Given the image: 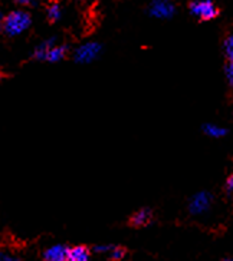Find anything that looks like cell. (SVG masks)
<instances>
[{
	"mask_svg": "<svg viewBox=\"0 0 233 261\" xmlns=\"http://www.w3.org/2000/svg\"><path fill=\"white\" fill-rule=\"evenodd\" d=\"M32 17L26 10L10 12L3 22V31L9 36H19L31 28Z\"/></svg>",
	"mask_w": 233,
	"mask_h": 261,
	"instance_id": "cell-1",
	"label": "cell"
},
{
	"mask_svg": "<svg viewBox=\"0 0 233 261\" xmlns=\"http://www.w3.org/2000/svg\"><path fill=\"white\" fill-rule=\"evenodd\" d=\"M102 47L97 42H86L84 45L78 46L74 52V59L81 65H86L94 62L101 55Z\"/></svg>",
	"mask_w": 233,
	"mask_h": 261,
	"instance_id": "cell-2",
	"label": "cell"
},
{
	"mask_svg": "<svg viewBox=\"0 0 233 261\" xmlns=\"http://www.w3.org/2000/svg\"><path fill=\"white\" fill-rule=\"evenodd\" d=\"M190 13L202 20H212L219 15V9L213 0H196L190 5Z\"/></svg>",
	"mask_w": 233,
	"mask_h": 261,
	"instance_id": "cell-3",
	"label": "cell"
},
{
	"mask_svg": "<svg viewBox=\"0 0 233 261\" xmlns=\"http://www.w3.org/2000/svg\"><path fill=\"white\" fill-rule=\"evenodd\" d=\"M210 207H212V195L206 191L194 194L189 202V211L194 215L204 214L206 211H209Z\"/></svg>",
	"mask_w": 233,
	"mask_h": 261,
	"instance_id": "cell-4",
	"label": "cell"
},
{
	"mask_svg": "<svg viewBox=\"0 0 233 261\" xmlns=\"http://www.w3.org/2000/svg\"><path fill=\"white\" fill-rule=\"evenodd\" d=\"M150 15L155 17V19H171L174 13H176V8L171 5V2L169 0H154L150 6Z\"/></svg>",
	"mask_w": 233,
	"mask_h": 261,
	"instance_id": "cell-5",
	"label": "cell"
},
{
	"mask_svg": "<svg viewBox=\"0 0 233 261\" xmlns=\"http://www.w3.org/2000/svg\"><path fill=\"white\" fill-rule=\"evenodd\" d=\"M68 250L69 247L62 244H55L45 250L43 258L48 261H65L68 260Z\"/></svg>",
	"mask_w": 233,
	"mask_h": 261,
	"instance_id": "cell-6",
	"label": "cell"
},
{
	"mask_svg": "<svg viewBox=\"0 0 233 261\" xmlns=\"http://www.w3.org/2000/svg\"><path fill=\"white\" fill-rule=\"evenodd\" d=\"M91 257V251L85 246L71 247L68 250V260L69 261H86Z\"/></svg>",
	"mask_w": 233,
	"mask_h": 261,
	"instance_id": "cell-7",
	"label": "cell"
},
{
	"mask_svg": "<svg viewBox=\"0 0 233 261\" xmlns=\"http://www.w3.org/2000/svg\"><path fill=\"white\" fill-rule=\"evenodd\" d=\"M151 211L148 208H141L131 217V224L135 227H144L151 221Z\"/></svg>",
	"mask_w": 233,
	"mask_h": 261,
	"instance_id": "cell-8",
	"label": "cell"
},
{
	"mask_svg": "<svg viewBox=\"0 0 233 261\" xmlns=\"http://www.w3.org/2000/svg\"><path fill=\"white\" fill-rule=\"evenodd\" d=\"M66 54H68V47L65 46V45H54L49 49V52H48L46 61L52 62V63L61 62L62 59H65Z\"/></svg>",
	"mask_w": 233,
	"mask_h": 261,
	"instance_id": "cell-9",
	"label": "cell"
},
{
	"mask_svg": "<svg viewBox=\"0 0 233 261\" xmlns=\"http://www.w3.org/2000/svg\"><path fill=\"white\" fill-rule=\"evenodd\" d=\"M55 42H56V39L55 38H51V39H48V40H45V42H42V43L35 49L33 56H35L38 61H46L48 52H49V49H51V47L54 46Z\"/></svg>",
	"mask_w": 233,
	"mask_h": 261,
	"instance_id": "cell-10",
	"label": "cell"
},
{
	"mask_svg": "<svg viewBox=\"0 0 233 261\" xmlns=\"http://www.w3.org/2000/svg\"><path fill=\"white\" fill-rule=\"evenodd\" d=\"M204 134L210 137V138H223L227 130L223 128V126H219V125H215V123H207L204 125Z\"/></svg>",
	"mask_w": 233,
	"mask_h": 261,
	"instance_id": "cell-11",
	"label": "cell"
},
{
	"mask_svg": "<svg viewBox=\"0 0 233 261\" xmlns=\"http://www.w3.org/2000/svg\"><path fill=\"white\" fill-rule=\"evenodd\" d=\"M61 16H62V8H61L58 3H52V5L48 6V17H49L51 22L59 20Z\"/></svg>",
	"mask_w": 233,
	"mask_h": 261,
	"instance_id": "cell-12",
	"label": "cell"
},
{
	"mask_svg": "<svg viewBox=\"0 0 233 261\" xmlns=\"http://www.w3.org/2000/svg\"><path fill=\"white\" fill-rule=\"evenodd\" d=\"M223 52L229 61H233V33L229 35L223 42Z\"/></svg>",
	"mask_w": 233,
	"mask_h": 261,
	"instance_id": "cell-13",
	"label": "cell"
},
{
	"mask_svg": "<svg viewBox=\"0 0 233 261\" xmlns=\"http://www.w3.org/2000/svg\"><path fill=\"white\" fill-rule=\"evenodd\" d=\"M109 258H112V260H123L125 257V250L124 248H121V247H114L109 250Z\"/></svg>",
	"mask_w": 233,
	"mask_h": 261,
	"instance_id": "cell-14",
	"label": "cell"
},
{
	"mask_svg": "<svg viewBox=\"0 0 233 261\" xmlns=\"http://www.w3.org/2000/svg\"><path fill=\"white\" fill-rule=\"evenodd\" d=\"M226 77H227L229 84L233 86V61H229L227 66H226Z\"/></svg>",
	"mask_w": 233,
	"mask_h": 261,
	"instance_id": "cell-15",
	"label": "cell"
},
{
	"mask_svg": "<svg viewBox=\"0 0 233 261\" xmlns=\"http://www.w3.org/2000/svg\"><path fill=\"white\" fill-rule=\"evenodd\" d=\"M112 248V246H108V244H102V246H97L94 247V251H97V253H109V250Z\"/></svg>",
	"mask_w": 233,
	"mask_h": 261,
	"instance_id": "cell-16",
	"label": "cell"
},
{
	"mask_svg": "<svg viewBox=\"0 0 233 261\" xmlns=\"http://www.w3.org/2000/svg\"><path fill=\"white\" fill-rule=\"evenodd\" d=\"M17 5L24 6V8H29V6H33L35 5V0H16Z\"/></svg>",
	"mask_w": 233,
	"mask_h": 261,
	"instance_id": "cell-17",
	"label": "cell"
},
{
	"mask_svg": "<svg viewBox=\"0 0 233 261\" xmlns=\"http://www.w3.org/2000/svg\"><path fill=\"white\" fill-rule=\"evenodd\" d=\"M15 260L13 255H10L9 253H5V251H0V261H12Z\"/></svg>",
	"mask_w": 233,
	"mask_h": 261,
	"instance_id": "cell-18",
	"label": "cell"
},
{
	"mask_svg": "<svg viewBox=\"0 0 233 261\" xmlns=\"http://www.w3.org/2000/svg\"><path fill=\"white\" fill-rule=\"evenodd\" d=\"M226 188H227V191H233V174L230 177L227 178V182H226Z\"/></svg>",
	"mask_w": 233,
	"mask_h": 261,
	"instance_id": "cell-19",
	"label": "cell"
},
{
	"mask_svg": "<svg viewBox=\"0 0 233 261\" xmlns=\"http://www.w3.org/2000/svg\"><path fill=\"white\" fill-rule=\"evenodd\" d=\"M3 22H5V16L2 15V12H0V32L3 31Z\"/></svg>",
	"mask_w": 233,
	"mask_h": 261,
	"instance_id": "cell-20",
	"label": "cell"
},
{
	"mask_svg": "<svg viewBox=\"0 0 233 261\" xmlns=\"http://www.w3.org/2000/svg\"><path fill=\"white\" fill-rule=\"evenodd\" d=\"M0 79H2V76H0Z\"/></svg>",
	"mask_w": 233,
	"mask_h": 261,
	"instance_id": "cell-21",
	"label": "cell"
},
{
	"mask_svg": "<svg viewBox=\"0 0 233 261\" xmlns=\"http://www.w3.org/2000/svg\"><path fill=\"white\" fill-rule=\"evenodd\" d=\"M169 2H171V0H169Z\"/></svg>",
	"mask_w": 233,
	"mask_h": 261,
	"instance_id": "cell-22",
	"label": "cell"
}]
</instances>
